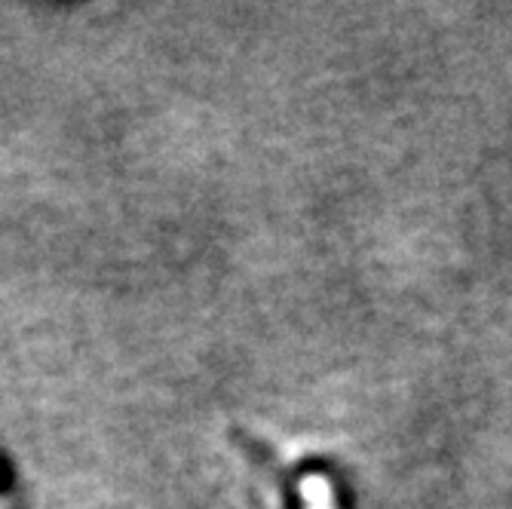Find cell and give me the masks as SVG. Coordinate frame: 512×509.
Instances as JSON below:
<instances>
[{
	"label": "cell",
	"instance_id": "obj_1",
	"mask_svg": "<svg viewBox=\"0 0 512 509\" xmlns=\"http://www.w3.org/2000/svg\"><path fill=\"white\" fill-rule=\"evenodd\" d=\"M301 494L307 500V509H335V491L332 482L322 476H307L301 482Z\"/></svg>",
	"mask_w": 512,
	"mask_h": 509
}]
</instances>
